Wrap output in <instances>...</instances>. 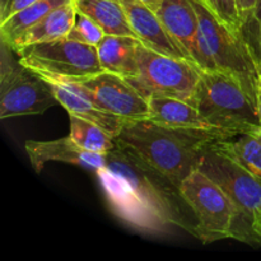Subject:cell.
I'll return each instance as SVG.
<instances>
[{"label": "cell", "instance_id": "ac0fdd59", "mask_svg": "<svg viewBox=\"0 0 261 261\" xmlns=\"http://www.w3.org/2000/svg\"><path fill=\"white\" fill-rule=\"evenodd\" d=\"M74 4L76 12L93 19L105 35L134 36L121 0H74Z\"/></svg>", "mask_w": 261, "mask_h": 261}, {"label": "cell", "instance_id": "f546056e", "mask_svg": "<svg viewBox=\"0 0 261 261\" xmlns=\"http://www.w3.org/2000/svg\"><path fill=\"white\" fill-rule=\"evenodd\" d=\"M137 2L143 3V4H145V5H147V7L152 8V9L155 10V8H157L158 5H160V3L162 2V0H137Z\"/></svg>", "mask_w": 261, "mask_h": 261}, {"label": "cell", "instance_id": "4316f807", "mask_svg": "<svg viewBox=\"0 0 261 261\" xmlns=\"http://www.w3.org/2000/svg\"><path fill=\"white\" fill-rule=\"evenodd\" d=\"M252 228H254L255 234H256L257 240H259L261 245V203L257 206V209L255 211L254 214V223H252Z\"/></svg>", "mask_w": 261, "mask_h": 261}, {"label": "cell", "instance_id": "603a6c76", "mask_svg": "<svg viewBox=\"0 0 261 261\" xmlns=\"http://www.w3.org/2000/svg\"><path fill=\"white\" fill-rule=\"evenodd\" d=\"M208 4L222 22L233 30L244 32V24L237 9L236 0H208Z\"/></svg>", "mask_w": 261, "mask_h": 261}, {"label": "cell", "instance_id": "6da1fadb", "mask_svg": "<svg viewBox=\"0 0 261 261\" xmlns=\"http://www.w3.org/2000/svg\"><path fill=\"white\" fill-rule=\"evenodd\" d=\"M96 173L112 213L130 227L145 233L178 227L194 234L180 189L129 149L116 143Z\"/></svg>", "mask_w": 261, "mask_h": 261}, {"label": "cell", "instance_id": "9a60e30c", "mask_svg": "<svg viewBox=\"0 0 261 261\" xmlns=\"http://www.w3.org/2000/svg\"><path fill=\"white\" fill-rule=\"evenodd\" d=\"M51 86L55 92L59 105L63 106L69 115L82 117V119L98 125L114 138L120 134L125 124L124 119L114 114H110L106 110L97 106L93 101H91L83 92L76 89L73 84L51 83Z\"/></svg>", "mask_w": 261, "mask_h": 261}, {"label": "cell", "instance_id": "5b68a950", "mask_svg": "<svg viewBox=\"0 0 261 261\" xmlns=\"http://www.w3.org/2000/svg\"><path fill=\"white\" fill-rule=\"evenodd\" d=\"M15 54L23 65L50 83H79L103 71L96 46L68 37L33 43Z\"/></svg>", "mask_w": 261, "mask_h": 261}, {"label": "cell", "instance_id": "3957f363", "mask_svg": "<svg viewBox=\"0 0 261 261\" xmlns=\"http://www.w3.org/2000/svg\"><path fill=\"white\" fill-rule=\"evenodd\" d=\"M199 18L203 71H219L236 79L256 103L261 58L244 32L222 22L205 0H191Z\"/></svg>", "mask_w": 261, "mask_h": 261}, {"label": "cell", "instance_id": "2e32d148", "mask_svg": "<svg viewBox=\"0 0 261 261\" xmlns=\"http://www.w3.org/2000/svg\"><path fill=\"white\" fill-rule=\"evenodd\" d=\"M76 13L78 12L73 0L55 8L36 24L20 33L9 47L15 53L19 48L33 43L48 42L66 37L75 22Z\"/></svg>", "mask_w": 261, "mask_h": 261}, {"label": "cell", "instance_id": "4fadbf2b", "mask_svg": "<svg viewBox=\"0 0 261 261\" xmlns=\"http://www.w3.org/2000/svg\"><path fill=\"white\" fill-rule=\"evenodd\" d=\"M135 37L142 45L155 53L188 60L177 43L161 22L154 9L137 0H121Z\"/></svg>", "mask_w": 261, "mask_h": 261}, {"label": "cell", "instance_id": "8fae6325", "mask_svg": "<svg viewBox=\"0 0 261 261\" xmlns=\"http://www.w3.org/2000/svg\"><path fill=\"white\" fill-rule=\"evenodd\" d=\"M155 13L189 63L204 70L199 42V18L191 0H162Z\"/></svg>", "mask_w": 261, "mask_h": 261}, {"label": "cell", "instance_id": "30bf717a", "mask_svg": "<svg viewBox=\"0 0 261 261\" xmlns=\"http://www.w3.org/2000/svg\"><path fill=\"white\" fill-rule=\"evenodd\" d=\"M69 84L83 92L97 106L125 121H138L149 116L148 98L121 75L102 71L83 82Z\"/></svg>", "mask_w": 261, "mask_h": 261}, {"label": "cell", "instance_id": "4dcf8cb0", "mask_svg": "<svg viewBox=\"0 0 261 261\" xmlns=\"http://www.w3.org/2000/svg\"><path fill=\"white\" fill-rule=\"evenodd\" d=\"M257 45H259V48H260V51H261V32H260V35H259V38H257Z\"/></svg>", "mask_w": 261, "mask_h": 261}, {"label": "cell", "instance_id": "277c9868", "mask_svg": "<svg viewBox=\"0 0 261 261\" xmlns=\"http://www.w3.org/2000/svg\"><path fill=\"white\" fill-rule=\"evenodd\" d=\"M193 106L217 129L241 135L260 133L256 103L234 78L219 71H200Z\"/></svg>", "mask_w": 261, "mask_h": 261}, {"label": "cell", "instance_id": "cb8c5ba5", "mask_svg": "<svg viewBox=\"0 0 261 261\" xmlns=\"http://www.w3.org/2000/svg\"><path fill=\"white\" fill-rule=\"evenodd\" d=\"M236 4L240 13V17H241L242 24H244L245 36H246V30L250 28V25H252L257 0H236Z\"/></svg>", "mask_w": 261, "mask_h": 261}, {"label": "cell", "instance_id": "7c38bea8", "mask_svg": "<svg viewBox=\"0 0 261 261\" xmlns=\"http://www.w3.org/2000/svg\"><path fill=\"white\" fill-rule=\"evenodd\" d=\"M24 149L36 172H40L48 162L69 163L97 172L107 161V154L82 149L70 135L55 140H27Z\"/></svg>", "mask_w": 261, "mask_h": 261}, {"label": "cell", "instance_id": "ba28073f", "mask_svg": "<svg viewBox=\"0 0 261 261\" xmlns=\"http://www.w3.org/2000/svg\"><path fill=\"white\" fill-rule=\"evenodd\" d=\"M12 48L2 42L0 119L40 115L59 105L53 86L15 60Z\"/></svg>", "mask_w": 261, "mask_h": 261}, {"label": "cell", "instance_id": "83f0119b", "mask_svg": "<svg viewBox=\"0 0 261 261\" xmlns=\"http://www.w3.org/2000/svg\"><path fill=\"white\" fill-rule=\"evenodd\" d=\"M256 109L257 114H259V119L261 122V70L259 75V81H257V89H256Z\"/></svg>", "mask_w": 261, "mask_h": 261}, {"label": "cell", "instance_id": "9c48e42d", "mask_svg": "<svg viewBox=\"0 0 261 261\" xmlns=\"http://www.w3.org/2000/svg\"><path fill=\"white\" fill-rule=\"evenodd\" d=\"M138 73L125 78L145 98L172 97L193 102L200 81V70L184 59L155 53L140 43L137 54Z\"/></svg>", "mask_w": 261, "mask_h": 261}, {"label": "cell", "instance_id": "d6986e66", "mask_svg": "<svg viewBox=\"0 0 261 261\" xmlns=\"http://www.w3.org/2000/svg\"><path fill=\"white\" fill-rule=\"evenodd\" d=\"M209 147L261 180V132L241 134L237 140H217Z\"/></svg>", "mask_w": 261, "mask_h": 261}, {"label": "cell", "instance_id": "1f68e13d", "mask_svg": "<svg viewBox=\"0 0 261 261\" xmlns=\"http://www.w3.org/2000/svg\"><path fill=\"white\" fill-rule=\"evenodd\" d=\"M205 2H206V3H208V0H205Z\"/></svg>", "mask_w": 261, "mask_h": 261}, {"label": "cell", "instance_id": "7a4b0ae2", "mask_svg": "<svg viewBox=\"0 0 261 261\" xmlns=\"http://www.w3.org/2000/svg\"><path fill=\"white\" fill-rule=\"evenodd\" d=\"M231 138L234 137L227 133L171 129L144 119L125 121L115 140L180 189L184 180L198 170L209 145Z\"/></svg>", "mask_w": 261, "mask_h": 261}, {"label": "cell", "instance_id": "ffe728a7", "mask_svg": "<svg viewBox=\"0 0 261 261\" xmlns=\"http://www.w3.org/2000/svg\"><path fill=\"white\" fill-rule=\"evenodd\" d=\"M69 2L71 0H37L33 4L23 8L0 22V40L10 46L20 33L36 24L51 10Z\"/></svg>", "mask_w": 261, "mask_h": 261}, {"label": "cell", "instance_id": "52a82bcc", "mask_svg": "<svg viewBox=\"0 0 261 261\" xmlns=\"http://www.w3.org/2000/svg\"><path fill=\"white\" fill-rule=\"evenodd\" d=\"M180 193L195 219L194 234L199 240L209 244L233 239L236 209L218 184L195 170L184 180Z\"/></svg>", "mask_w": 261, "mask_h": 261}, {"label": "cell", "instance_id": "d4e9b609", "mask_svg": "<svg viewBox=\"0 0 261 261\" xmlns=\"http://www.w3.org/2000/svg\"><path fill=\"white\" fill-rule=\"evenodd\" d=\"M36 2H37V0H12L9 4V8H8V12H7V15H5V18L9 17V15H12V14H14V13L19 12L20 9H23V8L28 7V5L33 4V3H36ZM4 19H2V20H4ZM2 20H0V22H2Z\"/></svg>", "mask_w": 261, "mask_h": 261}, {"label": "cell", "instance_id": "484cf974", "mask_svg": "<svg viewBox=\"0 0 261 261\" xmlns=\"http://www.w3.org/2000/svg\"><path fill=\"white\" fill-rule=\"evenodd\" d=\"M252 25L254 27V33H255V38H259V35L261 32V0H257L256 8H255V13H254V20H252Z\"/></svg>", "mask_w": 261, "mask_h": 261}, {"label": "cell", "instance_id": "5bb4252c", "mask_svg": "<svg viewBox=\"0 0 261 261\" xmlns=\"http://www.w3.org/2000/svg\"><path fill=\"white\" fill-rule=\"evenodd\" d=\"M148 103H149L148 120L158 125H162V126L171 127V129L189 130V132L226 133L212 126L195 106L182 101V99L172 98V97L152 96L148 98Z\"/></svg>", "mask_w": 261, "mask_h": 261}, {"label": "cell", "instance_id": "d6a6232c", "mask_svg": "<svg viewBox=\"0 0 261 261\" xmlns=\"http://www.w3.org/2000/svg\"><path fill=\"white\" fill-rule=\"evenodd\" d=\"M73 2H74V0H73Z\"/></svg>", "mask_w": 261, "mask_h": 261}, {"label": "cell", "instance_id": "8992f818", "mask_svg": "<svg viewBox=\"0 0 261 261\" xmlns=\"http://www.w3.org/2000/svg\"><path fill=\"white\" fill-rule=\"evenodd\" d=\"M198 170L221 186L236 209L234 240L260 245L252 223L254 214L261 203V180L242 168L226 155L211 147L199 163Z\"/></svg>", "mask_w": 261, "mask_h": 261}, {"label": "cell", "instance_id": "f1b7e54d", "mask_svg": "<svg viewBox=\"0 0 261 261\" xmlns=\"http://www.w3.org/2000/svg\"><path fill=\"white\" fill-rule=\"evenodd\" d=\"M10 2H12V0H2V4H0V20L4 19L5 15H7Z\"/></svg>", "mask_w": 261, "mask_h": 261}, {"label": "cell", "instance_id": "7402d4cb", "mask_svg": "<svg viewBox=\"0 0 261 261\" xmlns=\"http://www.w3.org/2000/svg\"><path fill=\"white\" fill-rule=\"evenodd\" d=\"M66 37L76 41V42L86 43L89 46H97L105 37V32L93 19L87 17L83 13L78 12L75 22H74L73 27H71L70 32L68 33Z\"/></svg>", "mask_w": 261, "mask_h": 261}, {"label": "cell", "instance_id": "e0dca14e", "mask_svg": "<svg viewBox=\"0 0 261 261\" xmlns=\"http://www.w3.org/2000/svg\"><path fill=\"white\" fill-rule=\"evenodd\" d=\"M140 41L134 36L105 35L96 46L103 71L130 78L138 73L137 54Z\"/></svg>", "mask_w": 261, "mask_h": 261}, {"label": "cell", "instance_id": "44dd1931", "mask_svg": "<svg viewBox=\"0 0 261 261\" xmlns=\"http://www.w3.org/2000/svg\"><path fill=\"white\" fill-rule=\"evenodd\" d=\"M69 117H70L69 135L82 149L92 153L107 154L116 147L115 138L98 125L74 115H69Z\"/></svg>", "mask_w": 261, "mask_h": 261}]
</instances>
